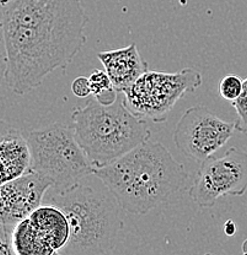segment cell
I'll return each mask as SVG.
<instances>
[{"instance_id":"obj_4","label":"cell","mask_w":247,"mask_h":255,"mask_svg":"<svg viewBox=\"0 0 247 255\" xmlns=\"http://www.w3.org/2000/svg\"><path fill=\"white\" fill-rule=\"evenodd\" d=\"M71 129L94 168H103L148 141L150 129L119 98L111 106L92 96L71 113Z\"/></svg>"},{"instance_id":"obj_11","label":"cell","mask_w":247,"mask_h":255,"mask_svg":"<svg viewBox=\"0 0 247 255\" xmlns=\"http://www.w3.org/2000/svg\"><path fill=\"white\" fill-rule=\"evenodd\" d=\"M0 163L1 184L22 177L31 171V150L27 137L17 128L1 123Z\"/></svg>"},{"instance_id":"obj_13","label":"cell","mask_w":247,"mask_h":255,"mask_svg":"<svg viewBox=\"0 0 247 255\" xmlns=\"http://www.w3.org/2000/svg\"><path fill=\"white\" fill-rule=\"evenodd\" d=\"M10 246L15 255H53L55 253V251L42 241L28 217L15 226L10 236Z\"/></svg>"},{"instance_id":"obj_20","label":"cell","mask_w":247,"mask_h":255,"mask_svg":"<svg viewBox=\"0 0 247 255\" xmlns=\"http://www.w3.org/2000/svg\"><path fill=\"white\" fill-rule=\"evenodd\" d=\"M204 255H214V254H212V253H207V254H204Z\"/></svg>"},{"instance_id":"obj_7","label":"cell","mask_w":247,"mask_h":255,"mask_svg":"<svg viewBox=\"0 0 247 255\" xmlns=\"http://www.w3.org/2000/svg\"><path fill=\"white\" fill-rule=\"evenodd\" d=\"M246 190L247 153L230 147L222 157L202 162L188 195L198 206L212 207L222 196H240Z\"/></svg>"},{"instance_id":"obj_2","label":"cell","mask_w":247,"mask_h":255,"mask_svg":"<svg viewBox=\"0 0 247 255\" xmlns=\"http://www.w3.org/2000/svg\"><path fill=\"white\" fill-rule=\"evenodd\" d=\"M94 175L128 214L145 215L185 189L188 173L160 142L145 141Z\"/></svg>"},{"instance_id":"obj_8","label":"cell","mask_w":247,"mask_h":255,"mask_svg":"<svg viewBox=\"0 0 247 255\" xmlns=\"http://www.w3.org/2000/svg\"><path fill=\"white\" fill-rule=\"evenodd\" d=\"M235 130V122L223 121L204 106H193L176 123L174 142L183 156L202 163L229 141Z\"/></svg>"},{"instance_id":"obj_5","label":"cell","mask_w":247,"mask_h":255,"mask_svg":"<svg viewBox=\"0 0 247 255\" xmlns=\"http://www.w3.org/2000/svg\"><path fill=\"white\" fill-rule=\"evenodd\" d=\"M25 135L31 150V171L52 180L53 190L64 193L94 175V166L71 128L53 123Z\"/></svg>"},{"instance_id":"obj_9","label":"cell","mask_w":247,"mask_h":255,"mask_svg":"<svg viewBox=\"0 0 247 255\" xmlns=\"http://www.w3.org/2000/svg\"><path fill=\"white\" fill-rule=\"evenodd\" d=\"M52 187V180L33 171L1 184L0 209L2 231L11 236L18 222L30 217L34 210L43 205L44 196Z\"/></svg>"},{"instance_id":"obj_18","label":"cell","mask_w":247,"mask_h":255,"mask_svg":"<svg viewBox=\"0 0 247 255\" xmlns=\"http://www.w3.org/2000/svg\"><path fill=\"white\" fill-rule=\"evenodd\" d=\"M236 231H238V226H236V223L234 222L233 220H228V221L224 223V233L227 236L233 237L236 233Z\"/></svg>"},{"instance_id":"obj_17","label":"cell","mask_w":247,"mask_h":255,"mask_svg":"<svg viewBox=\"0 0 247 255\" xmlns=\"http://www.w3.org/2000/svg\"><path fill=\"white\" fill-rule=\"evenodd\" d=\"M71 91L79 98H86L91 96V86H90L89 78L79 76L71 84Z\"/></svg>"},{"instance_id":"obj_15","label":"cell","mask_w":247,"mask_h":255,"mask_svg":"<svg viewBox=\"0 0 247 255\" xmlns=\"http://www.w3.org/2000/svg\"><path fill=\"white\" fill-rule=\"evenodd\" d=\"M234 110L238 114L235 121V128L238 131L247 134V78L244 80V87L241 95L231 102Z\"/></svg>"},{"instance_id":"obj_12","label":"cell","mask_w":247,"mask_h":255,"mask_svg":"<svg viewBox=\"0 0 247 255\" xmlns=\"http://www.w3.org/2000/svg\"><path fill=\"white\" fill-rule=\"evenodd\" d=\"M28 219L42 241L53 251L60 252L66 246L70 237V226L62 210L43 204L34 210Z\"/></svg>"},{"instance_id":"obj_10","label":"cell","mask_w":247,"mask_h":255,"mask_svg":"<svg viewBox=\"0 0 247 255\" xmlns=\"http://www.w3.org/2000/svg\"><path fill=\"white\" fill-rule=\"evenodd\" d=\"M97 58L119 94H124L149 71V64L143 59L135 43L121 49L100 52Z\"/></svg>"},{"instance_id":"obj_16","label":"cell","mask_w":247,"mask_h":255,"mask_svg":"<svg viewBox=\"0 0 247 255\" xmlns=\"http://www.w3.org/2000/svg\"><path fill=\"white\" fill-rule=\"evenodd\" d=\"M244 80L238 75H227L219 84V94L224 100L235 101L243 92Z\"/></svg>"},{"instance_id":"obj_3","label":"cell","mask_w":247,"mask_h":255,"mask_svg":"<svg viewBox=\"0 0 247 255\" xmlns=\"http://www.w3.org/2000/svg\"><path fill=\"white\" fill-rule=\"evenodd\" d=\"M90 178V177H89ZM89 178L71 189L47 191L43 204L64 212L70 226V237L63 255H102L112 251L123 227L117 199L102 183L94 187Z\"/></svg>"},{"instance_id":"obj_14","label":"cell","mask_w":247,"mask_h":255,"mask_svg":"<svg viewBox=\"0 0 247 255\" xmlns=\"http://www.w3.org/2000/svg\"><path fill=\"white\" fill-rule=\"evenodd\" d=\"M91 96L103 106H111L118 100L119 92L117 91L106 71L95 70L89 76Z\"/></svg>"},{"instance_id":"obj_6","label":"cell","mask_w":247,"mask_h":255,"mask_svg":"<svg viewBox=\"0 0 247 255\" xmlns=\"http://www.w3.org/2000/svg\"><path fill=\"white\" fill-rule=\"evenodd\" d=\"M201 85V73L192 68L179 73L149 70L124 92V101L139 118L164 122L175 103L186 94L195 92Z\"/></svg>"},{"instance_id":"obj_1","label":"cell","mask_w":247,"mask_h":255,"mask_svg":"<svg viewBox=\"0 0 247 255\" xmlns=\"http://www.w3.org/2000/svg\"><path fill=\"white\" fill-rule=\"evenodd\" d=\"M81 0H1L4 78L14 94L33 91L66 69L86 43Z\"/></svg>"},{"instance_id":"obj_19","label":"cell","mask_w":247,"mask_h":255,"mask_svg":"<svg viewBox=\"0 0 247 255\" xmlns=\"http://www.w3.org/2000/svg\"><path fill=\"white\" fill-rule=\"evenodd\" d=\"M241 249H243V255H247V238L243 242V247H241Z\"/></svg>"}]
</instances>
